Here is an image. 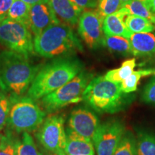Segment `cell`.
Returning <instances> with one entry per match:
<instances>
[{"instance_id": "30bf717a", "label": "cell", "mask_w": 155, "mask_h": 155, "mask_svg": "<svg viewBox=\"0 0 155 155\" xmlns=\"http://www.w3.org/2000/svg\"><path fill=\"white\" fill-rule=\"evenodd\" d=\"M103 20L97 10H87L81 13L79 17L78 34L90 49H97L102 46L104 33Z\"/></svg>"}, {"instance_id": "4fadbf2b", "label": "cell", "mask_w": 155, "mask_h": 155, "mask_svg": "<svg viewBox=\"0 0 155 155\" xmlns=\"http://www.w3.org/2000/svg\"><path fill=\"white\" fill-rule=\"evenodd\" d=\"M129 12L121 7L115 13L104 17L103 20V31L105 36H121L129 39L131 32L125 25V18Z\"/></svg>"}, {"instance_id": "f546056e", "label": "cell", "mask_w": 155, "mask_h": 155, "mask_svg": "<svg viewBox=\"0 0 155 155\" xmlns=\"http://www.w3.org/2000/svg\"><path fill=\"white\" fill-rule=\"evenodd\" d=\"M15 0H0V22L6 19Z\"/></svg>"}, {"instance_id": "5bb4252c", "label": "cell", "mask_w": 155, "mask_h": 155, "mask_svg": "<svg viewBox=\"0 0 155 155\" xmlns=\"http://www.w3.org/2000/svg\"><path fill=\"white\" fill-rule=\"evenodd\" d=\"M48 3L58 19L64 24L75 26L83 9L75 5L70 0H49Z\"/></svg>"}, {"instance_id": "2e32d148", "label": "cell", "mask_w": 155, "mask_h": 155, "mask_svg": "<svg viewBox=\"0 0 155 155\" xmlns=\"http://www.w3.org/2000/svg\"><path fill=\"white\" fill-rule=\"evenodd\" d=\"M66 133V155H94V146L92 141L71 130L68 127Z\"/></svg>"}, {"instance_id": "d6a6232c", "label": "cell", "mask_w": 155, "mask_h": 155, "mask_svg": "<svg viewBox=\"0 0 155 155\" xmlns=\"http://www.w3.org/2000/svg\"><path fill=\"white\" fill-rule=\"evenodd\" d=\"M149 8L152 10L153 12L155 13V0H152L149 6Z\"/></svg>"}, {"instance_id": "277c9868", "label": "cell", "mask_w": 155, "mask_h": 155, "mask_svg": "<svg viewBox=\"0 0 155 155\" xmlns=\"http://www.w3.org/2000/svg\"><path fill=\"white\" fill-rule=\"evenodd\" d=\"M83 50L73 29L64 23L51 25L34 39L35 53L43 58L62 57Z\"/></svg>"}, {"instance_id": "8d00e7d4", "label": "cell", "mask_w": 155, "mask_h": 155, "mask_svg": "<svg viewBox=\"0 0 155 155\" xmlns=\"http://www.w3.org/2000/svg\"><path fill=\"white\" fill-rule=\"evenodd\" d=\"M154 56H155V54H154Z\"/></svg>"}, {"instance_id": "ffe728a7", "label": "cell", "mask_w": 155, "mask_h": 155, "mask_svg": "<svg viewBox=\"0 0 155 155\" xmlns=\"http://www.w3.org/2000/svg\"><path fill=\"white\" fill-rule=\"evenodd\" d=\"M155 75V68L141 69L134 71L129 77L127 78L120 83V87L122 92L126 94H129L137 91V86L142 78Z\"/></svg>"}, {"instance_id": "e575fe53", "label": "cell", "mask_w": 155, "mask_h": 155, "mask_svg": "<svg viewBox=\"0 0 155 155\" xmlns=\"http://www.w3.org/2000/svg\"><path fill=\"white\" fill-rule=\"evenodd\" d=\"M120 1H121L122 6H123V5H124L125 4L131 1V0H120Z\"/></svg>"}, {"instance_id": "484cf974", "label": "cell", "mask_w": 155, "mask_h": 155, "mask_svg": "<svg viewBox=\"0 0 155 155\" xmlns=\"http://www.w3.org/2000/svg\"><path fill=\"white\" fill-rule=\"evenodd\" d=\"M17 139L11 130L0 134V155H15Z\"/></svg>"}, {"instance_id": "1f68e13d", "label": "cell", "mask_w": 155, "mask_h": 155, "mask_svg": "<svg viewBox=\"0 0 155 155\" xmlns=\"http://www.w3.org/2000/svg\"><path fill=\"white\" fill-rule=\"evenodd\" d=\"M24 2L28 4L29 5L33 6L38 4H42V3H48L49 0H22Z\"/></svg>"}, {"instance_id": "d4e9b609", "label": "cell", "mask_w": 155, "mask_h": 155, "mask_svg": "<svg viewBox=\"0 0 155 155\" xmlns=\"http://www.w3.org/2000/svg\"><path fill=\"white\" fill-rule=\"evenodd\" d=\"M15 155H42L38 150L33 139L28 132H24L22 139H17Z\"/></svg>"}, {"instance_id": "7c38bea8", "label": "cell", "mask_w": 155, "mask_h": 155, "mask_svg": "<svg viewBox=\"0 0 155 155\" xmlns=\"http://www.w3.org/2000/svg\"><path fill=\"white\" fill-rule=\"evenodd\" d=\"M60 22L49 3L31 6L28 28L35 36L39 35L51 25Z\"/></svg>"}, {"instance_id": "8fae6325", "label": "cell", "mask_w": 155, "mask_h": 155, "mask_svg": "<svg viewBox=\"0 0 155 155\" xmlns=\"http://www.w3.org/2000/svg\"><path fill=\"white\" fill-rule=\"evenodd\" d=\"M100 121L96 114L86 106H78L71 112L68 128L85 138L92 141Z\"/></svg>"}, {"instance_id": "e0dca14e", "label": "cell", "mask_w": 155, "mask_h": 155, "mask_svg": "<svg viewBox=\"0 0 155 155\" xmlns=\"http://www.w3.org/2000/svg\"><path fill=\"white\" fill-rule=\"evenodd\" d=\"M102 46L113 53L124 56L132 55L129 39L121 36H105L103 39Z\"/></svg>"}, {"instance_id": "603a6c76", "label": "cell", "mask_w": 155, "mask_h": 155, "mask_svg": "<svg viewBox=\"0 0 155 155\" xmlns=\"http://www.w3.org/2000/svg\"><path fill=\"white\" fill-rule=\"evenodd\" d=\"M122 7L127 9L129 14L148 19L155 25V13L142 2L139 0H131L122 6Z\"/></svg>"}, {"instance_id": "52a82bcc", "label": "cell", "mask_w": 155, "mask_h": 155, "mask_svg": "<svg viewBox=\"0 0 155 155\" xmlns=\"http://www.w3.org/2000/svg\"><path fill=\"white\" fill-rule=\"evenodd\" d=\"M0 43L26 57L35 52L34 40L28 27L9 18L0 22Z\"/></svg>"}, {"instance_id": "d6986e66", "label": "cell", "mask_w": 155, "mask_h": 155, "mask_svg": "<svg viewBox=\"0 0 155 155\" xmlns=\"http://www.w3.org/2000/svg\"><path fill=\"white\" fill-rule=\"evenodd\" d=\"M136 139L137 155H155V134L139 131Z\"/></svg>"}, {"instance_id": "9a60e30c", "label": "cell", "mask_w": 155, "mask_h": 155, "mask_svg": "<svg viewBox=\"0 0 155 155\" xmlns=\"http://www.w3.org/2000/svg\"><path fill=\"white\" fill-rule=\"evenodd\" d=\"M131 53L136 57H152L155 54V34L152 32L132 33L129 39Z\"/></svg>"}, {"instance_id": "7402d4cb", "label": "cell", "mask_w": 155, "mask_h": 155, "mask_svg": "<svg viewBox=\"0 0 155 155\" xmlns=\"http://www.w3.org/2000/svg\"><path fill=\"white\" fill-rule=\"evenodd\" d=\"M30 9L31 6L22 0H15L9 9L7 18L22 22L28 27Z\"/></svg>"}, {"instance_id": "4316f807", "label": "cell", "mask_w": 155, "mask_h": 155, "mask_svg": "<svg viewBox=\"0 0 155 155\" xmlns=\"http://www.w3.org/2000/svg\"><path fill=\"white\" fill-rule=\"evenodd\" d=\"M122 5L120 0H98L97 11L101 17L104 18L119 11Z\"/></svg>"}, {"instance_id": "ba28073f", "label": "cell", "mask_w": 155, "mask_h": 155, "mask_svg": "<svg viewBox=\"0 0 155 155\" xmlns=\"http://www.w3.org/2000/svg\"><path fill=\"white\" fill-rule=\"evenodd\" d=\"M40 144L50 153L66 155V133L62 116H50L44 120L36 134Z\"/></svg>"}, {"instance_id": "6da1fadb", "label": "cell", "mask_w": 155, "mask_h": 155, "mask_svg": "<svg viewBox=\"0 0 155 155\" xmlns=\"http://www.w3.org/2000/svg\"><path fill=\"white\" fill-rule=\"evenodd\" d=\"M40 68L22 54L0 51V88L12 96H22L29 90Z\"/></svg>"}, {"instance_id": "4dcf8cb0", "label": "cell", "mask_w": 155, "mask_h": 155, "mask_svg": "<svg viewBox=\"0 0 155 155\" xmlns=\"http://www.w3.org/2000/svg\"><path fill=\"white\" fill-rule=\"evenodd\" d=\"M70 1L83 9H95L97 8L98 5V0H70Z\"/></svg>"}, {"instance_id": "83f0119b", "label": "cell", "mask_w": 155, "mask_h": 155, "mask_svg": "<svg viewBox=\"0 0 155 155\" xmlns=\"http://www.w3.org/2000/svg\"><path fill=\"white\" fill-rule=\"evenodd\" d=\"M9 107H10L9 97L7 96L5 93L0 92V131L2 130L7 124Z\"/></svg>"}, {"instance_id": "9c48e42d", "label": "cell", "mask_w": 155, "mask_h": 155, "mask_svg": "<svg viewBox=\"0 0 155 155\" xmlns=\"http://www.w3.org/2000/svg\"><path fill=\"white\" fill-rule=\"evenodd\" d=\"M125 131L120 120L110 119L100 124L92 139L97 155H113Z\"/></svg>"}, {"instance_id": "5b68a950", "label": "cell", "mask_w": 155, "mask_h": 155, "mask_svg": "<svg viewBox=\"0 0 155 155\" xmlns=\"http://www.w3.org/2000/svg\"><path fill=\"white\" fill-rule=\"evenodd\" d=\"M10 107L7 124L17 133L33 131L43 123L45 113L30 97L9 96Z\"/></svg>"}, {"instance_id": "d590c367", "label": "cell", "mask_w": 155, "mask_h": 155, "mask_svg": "<svg viewBox=\"0 0 155 155\" xmlns=\"http://www.w3.org/2000/svg\"><path fill=\"white\" fill-rule=\"evenodd\" d=\"M50 155H58L57 154H54V153H50Z\"/></svg>"}, {"instance_id": "3957f363", "label": "cell", "mask_w": 155, "mask_h": 155, "mask_svg": "<svg viewBox=\"0 0 155 155\" xmlns=\"http://www.w3.org/2000/svg\"><path fill=\"white\" fill-rule=\"evenodd\" d=\"M83 101L98 113L115 114L124 110L132 96L122 92L120 83L98 76L89 82L83 92Z\"/></svg>"}, {"instance_id": "ac0fdd59", "label": "cell", "mask_w": 155, "mask_h": 155, "mask_svg": "<svg viewBox=\"0 0 155 155\" xmlns=\"http://www.w3.org/2000/svg\"><path fill=\"white\" fill-rule=\"evenodd\" d=\"M136 66H137L136 58H130L124 61L121 66L118 68L108 71L104 76L106 80L111 82L121 83L134 72Z\"/></svg>"}, {"instance_id": "8992f818", "label": "cell", "mask_w": 155, "mask_h": 155, "mask_svg": "<svg viewBox=\"0 0 155 155\" xmlns=\"http://www.w3.org/2000/svg\"><path fill=\"white\" fill-rule=\"evenodd\" d=\"M92 78L91 73L82 71L66 84L42 98V106L46 111L51 113L82 101L83 92Z\"/></svg>"}, {"instance_id": "44dd1931", "label": "cell", "mask_w": 155, "mask_h": 155, "mask_svg": "<svg viewBox=\"0 0 155 155\" xmlns=\"http://www.w3.org/2000/svg\"><path fill=\"white\" fill-rule=\"evenodd\" d=\"M125 25L131 33L152 32L155 31V25L148 19L131 14L126 17Z\"/></svg>"}, {"instance_id": "7a4b0ae2", "label": "cell", "mask_w": 155, "mask_h": 155, "mask_svg": "<svg viewBox=\"0 0 155 155\" xmlns=\"http://www.w3.org/2000/svg\"><path fill=\"white\" fill-rule=\"evenodd\" d=\"M83 65L76 58H60L39 70L28 90V97L41 99L71 81L82 71Z\"/></svg>"}, {"instance_id": "836d02e7", "label": "cell", "mask_w": 155, "mask_h": 155, "mask_svg": "<svg viewBox=\"0 0 155 155\" xmlns=\"http://www.w3.org/2000/svg\"><path fill=\"white\" fill-rule=\"evenodd\" d=\"M139 1H141V2H142L144 4H145V5H146L147 6H150V2H151V1H152V0H139Z\"/></svg>"}, {"instance_id": "f1b7e54d", "label": "cell", "mask_w": 155, "mask_h": 155, "mask_svg": "<svg viewBox=\"0 0 155 155\" xmlns=\"http://www.w3.org/2000/svg\"><path fill=\"white\" fill-rule=\"evenodd\" d=\"M141 99L147 104L155 106V75H153L143 89Z\"/></svg>"}, {"instance_id": "cb8c5ba5", "label": "cell", "mask_w": 155, "mask_h": 155, "mask_svg": "<svg viewBox=\"0 0 155 155\" xmlns=\"http://www.w3.org/2000/svg\"><path fill=\"white\" fill-rule=\"evenodd\" d=\"M113 155H137V139L131 131L126 130Z\"/></svg>"}]
</instances>
